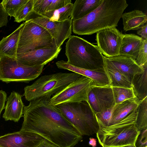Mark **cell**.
<instances>
[{"instance_id": "obj_40", "label": "cell", "mask_w": 147, "mask_h": 147, "mask_svg": "<svg viewBox=\"0 0 147 147\" xmlns=\"http://www.w3.org/2000/svg\"></svg>"}, {"instance_id": "obj_9", "label": "cell", "mask_w": 147, "mask_h": 147, "mask_svg": "<svg viewBox=\"0 0 147 147\" xmlns=\"http://www.w3.org/2000/svg\"><path fill=\"white\" fill-rule=\"evenodd\" d=\"M93 86L90 78L82 76L51 98V103L55 105L65 103L87 102L88 95Z\"/></svg>"}, {"instance_id": "obj_23", "label": "cell", "mask_w": 147, "mask_h": 147, "mask_svg": "<svg viewBox=\"0 0 147 147\" xmlns=\"http://www.w3.org/2000/svg\"><path fill=\"white\" fill-rule=\"evenodd\" d=\"M104 69L111 87H132L131 82L123 74L114 67L104 61Z\"/></svg>"}, {"instance_id": "obj_39", "label": "cell", "mask_w": 147, "mask_h": 147, "mask_svg": "<svg viewBox=\"0 0 147 147\" xmlns=\"http://www.w3.org/2000/svg\"><path fill=\"white\" fill-rule=\"evenodd\" d=\"M123 147H135L132 146H124Z\"/></svg>"}, {"instance_id": "obj_2", "label": "cell", "mask_w": 147, "mask_h": 147, "mask_svg": "<svg viewBox=\"0 0 147 147\" xmlns=\"http://www.w3.org/2000/svg\"><path fill=\"white\" fill-rule=\"evenodd\" d=\"M128 5L126 0H102L91 12L72 20L73 32L79 35H89L106 28L116 27Z\"/></svg>"}, {"instance_id": "obj_12", "label": "cell", "mask_w": 147, "mask_h": 147, "mask_svg": "<svg viewBox=\"0 0 147 147\" xmlns=\"http://www.w3.org/2000/svg\"><path fill=\"white\" fill-rule=\"evenodd\" d=\"M87 102L95 114L114 106L115 103L112 87L92 86Z\"/></svg>"}, {"instance_id": "obj_16", "label": "cell", "mask_w": 147, "mask_h": 147, "mask_svg": "<svg viewBox=\"0 0 147 147\" xmlns=\"http://www.w3.org/2000/svg\"><path fill=\"white\" fill-rule=\"evenodd\" d=\"M55 63L59 69L70 71L90 78L93 81V86L110 85L104 69L94 70L82 69L70 65L63 60L58 61Z\"/></svg>"}, {"instance_id": "obj_15", "label": "cell", "mask_w": 147, "mask_h": 147, "mask_svg": "<svg viewBox=\"0 0 147 147\" xmlns=\"http://www.w3.org/2000/svg\"><path fill=\"white\" fill-rule=\"evenodd\" d=\"M104 61L117 69L125 75L131 82L135 74L144 71V68L138 65L132 58L118 55L108 58L104 56Z\"/></svg>"}, {"instance_id": "obj_29", "label": "cell", "mask_w": 147, "mask_h": 147, "mask_svg": "<svg viewBox=\"0 0 147 147\" xmlns=\"http://www.w3.org/2000/svg\"><path fill=\"white\" fill-rule=\"evenodd\" d=\"M34 0H28L18 10L15 17L14 21L20 23L25 20L29 13L32 10Z\"/></svg>"}, {"instance_id": "obj_33", "label": "cell", "mask_w": 147, "mask_h": 147, "mask_svg": "<svg viewBox=\"0 0 147 147\" xmlns=\"http://www.w3.org/2000/svg\"><path fill=\"white\" fill-rule=\"evenodd\" d=\"M135 145L136 147H147V129L140 131Z\"/></svg>"}, {"instance_id": "obj_28", "label": "cell", "mask_w": 147, "mask_h": 147, "mask_svg": "<svg viewBox=\"0 0 147 147\" xmlns=\"http://www.w3.org/2000/svg\"><path fill=\"white\" fill-rule=\"evenodd\" d=\"M28 0H3L0 3L8 16L15 17L20 8Z\"/></svg>"}, {"instance_id": "obj_24", "label": "cell", "mask_w": 147, "mask_h": 147, "mask_svg": "<svg viewBox=\"0 0 147 147\" xmlns=\"http://www.w3.org/2000/svg\"><path fill=\"white\" fill-rule=\"evenodd\" d=\"M143 67L144 71L134 75L131 81L134 94L140 101L147 97V65Z\"/></svg>"}, {"instance_id": "obj_1", "label": "cell", "mask_w": 147, "mask_h": 147, "mask_svg": "<svg viewBox=\"0 0 147 147\" xmlns=\"http://www.w3.org/2000/svg\"><path fill=\"white\" fill-rule=\"evenodd\" d=\"M51 97L45 96L24 106L20 130L37 134L59 147H74L82 136L63 116Z\"/></svg>"}, {"instance_id": "obj_36", "label": "cell", "mask_w": 147, "mask_h": 147, "mask_svg": "<svg viewBox=\"0 0 147 147\" xmlns=\"http://www.w3.org/2000/svg\"><path fill=\"white\" fill-rule=\"evenodd\" d=\"M137 33L141 36L143 39L147 40V23L137 31Z\"/></svg>"}, {"instance_id": "obj_25", "label": "cell", "mask_w": 147, "mask_h": 147, "mask_svg": "<svg viewBox=\"0 0 147 147\" xmlns=\"http://www.w3.org/2000/svg\"><path fill=\"white\" fill-rule=\"evenodd\" d=\"M73 5L72 3H69L62 7L47 11L40 15L52 22L62 21L68 18L70 16Z\"/></svg>"}, {"instance_id": "obj_38", "label": "cell", "mask_w": 147, "mask_h": 147, "mask_svg": "<svg viewBox=\"0 0 147 147\" xmlns=\"http://www.w3.org/2000/svg\"><path fill=\"white\" fill-rule=\"evenodd\" d=\"M89 144L92 147H95L96 146V139L92 138H90Z\"/></svg>"}, {"instance_id": "obj_19", "label": "cell", "mask_w": 147, "mask_h": 147, "mask_svg": "<svg viewBox=\"0 0 147 147\" xmlns=\"http://www.w3.org/2000/svg\"><path fill=\"white\" fill-rule=\"evenodd\" d=\"M140 101L137 98H135L115 104L109 125L118 123L136 110Z\"/></svg>"}, {"instance_id": "obj_34", "label": "cell", "mask_w": 147, "mask_h": 147, "mask_svg": "<svg viewBox=\"0 0 147 147\" xmlns=\"http://www.w3.org/2000/svg\"><path fill=\"white\" fill-rule=\"evenodd\" d=\"M71 3V0H52L51 2L48 7L46 11L59 9Z\"/></svg>"}, {"instance_id": "obj_14", "label": "cell", "mask_w": 147, "mask_h": 147, "mask_svg": "<svg viewBox=\"0 0 147 147\" xmlns=\"http://www.w3.org/2000/svg\"><path fill=\"white\" fill-rule=\"evenodd\" d=\"M61 47L38 49L17 55L16 59L24 64L30 66L45 65L57 58Z\"/></svg>"}, {"instance_id": "obj_7", "label": "cell", "mask_w": 147, "mask_h": 147, "mask_svg": "<svg viewBox=\"0 0 147 147\" xmlns=\"http://www.w3.org/2000/svg\"><path fill=\"white\" fill-rule=\"evenodd\" d=\"M55 47L50 33L42 27L30 20L24 23L21 30L17 56L29 51Z\"/></svg>"}, {"instance_id": "obj_8", "label": "cell", "mask_w": 147, "mask_h": 147, "mask_svg": "<svg viewBox=\"0 0 147 147\" xmlns=\"http://www.w3.org/2000/svg\"><path fill=\"white\" fill-rule=\"evenodd\" d=\"M44 66H27L16 58L0 54V80L7 83L28 82L40 76Z\"/></svg>"}, {"instance_id": "obj_17", "label": "cell", "mask_w": 147, "mask_h": 147, "mask_svg": "<svg viewBox=\"0 0 147 147\" xmlns=\"http://www.w3.org/2000/svg\"><path fill=\"white\" fill-rule=\"evenodd\" d=\"M24 107L21 95L17 92L13 91L7 98L3 117L5 121L11 120L18 122L23 116Z\"/></svg>"}, {"instance_id": "obj_32", "label": "cell", "mask_w": 147, "mask_h": 147, "mask_svg": "<svg viewBox=\"0 0 147 147\" xmlns=\"http://www.w3.org/2000/svg\"><path fill=\"white\" fill-rule=\"evenodd\" d=\"M52 1L49 0H34L32 10L39 14H43L46 11Z\"/></svg>"}, {"instance_id": "obj_11", "label": "cell", "mask_w": 147, "mask_h": 147, "mask_svg": "<svg viewBox=\"0 0 147 147\" xmlns=\"http://www.w3.org/2000/svg\"><path fill=\"white\" fill-rule=\"evenodd\" d=\"M124 34L115 27L106 28L96 33L97 46L104 56L111 57L119 55Z\"/></svg>"}, {"instance_id": "obj_30", "label": "cell", "mask_w": 147, "mask_h": 147, "mask_svg": "<svg viewBox=\"0 0 147 147\" xmlns=\"http://www.w3.org/2000/svg\"><path fill=\"white\" fill-rule=\"evenodd\" d=\"M113 107L95 114L99 126L107 127L109 125Z\"/></svg>"}, {"instance_id": "obj_27", "label": "cell", "mask_w": 147, "mask_h": 147, "mask_svg": "<svg viewBox=\"0 0 147 147\" xmlns=\"http://www.w3.org/2000/svg\"><path fill=\"white\" fill-rule=\"evenodd\" d=\"M115 104L121 103L127 100L137 98L133 88L112 87Z\"/></svg>"}, {"instance_id": "obj_10", "label": "cell", "mask_w": 147, "mask_h": 147, "mask_svg": "<svg viewBox=\"0 0 147 147\" xmlns=\"http://www.w3.org/2000/svg\"><path fill=\"white\" fill-rule=\"evenodd\" d=\"M30 20L45 29L52 36L57 47H61L71 35L72 20L70 17L62 21L52 22L32 10L24 21Z\"/></svg>"}, {"instance_id": "obj_6", "label": "cell", "mask_w": 147, "mask_h": 147, "mask_svg": "<svg viewBox=\"0 0 147 147\" xmlns=\"http://www.w3.org/2000/svg\"><path fill=\"white\" fill-rule=\"evenodd\" d=\"M82 75L75 72H58L41 76L32 84L24 88L26 100L30 101L51 96L59 92Z\"/></svg>"}, {"instance_id": "obj_35", "label": "cell", "mask_w": 147, "mask_h": 147, "mask_svg": "<svg viewBox=\"0 0 147 147\" xmlns=\"http://www.w3.org/2000/svg\"><path fill=\"white\" fill-rule=\"evenodd\" d=\"M7 94L3 90H0V118L2 110L5 108V103L7 100Z\"/></svg>"}, {"instance_id": "obj_31", "label": "cell", "mask_w": 147, "mask_h": 147, "mask_svg": "<svg viewBox=\"0 0 147 147\" xmlns=\"http://www.w3.org/2000/svg\"><path fill=\"white\" fill-rule=\"evenodd\" d=\"M135 61L141 67L147 65V40L143 39Z\"/></svg>"}, {"instance_id": "obj_37", "label": "cell", "mask_w": 147, "mask_h": 147, "mask_svg": "<svg viewBox=\"0 0 147 147\" xmlns=\"http://www.w3.org/2000/svg\"><path fill=\"white\" fill-rule=\"evenodd\" d=\"M37 147H59L57 146L45 139Z\"/></svg>"}, {"instance_id": "obj_20", "label": "cell", "mask_w": 147, "mask_h": 147, "mask_svg": "<svg viewBox=\"0 0 147 147\" xmlns=\"http://www.w3.org/2000/svg\"><path fill=\"white\" fill-rule=\"evenodd\" d=\"M123 30L125 31L139 30L147 23V16L142 11L135 9L123 13Z\"/></svg>"}, {"instance_id": "obj_21", "label": "cell", "mask_w": 147, "mask_h": 147, "mask_svg": "<svg viewBox=\"0 0 147 147\" xmlns=\"http://www.w3.org/2000/svg\"><path fill=\"white\" fill-rule=\"evenodd\" d=\"M24 25L21 24L8 36L0 41V54L10 57L17 58V50L21 30Z\"/></svg>"}, {"instance_id": "obj_5", "label": "cell", "mask_w": 147, "mask_h": 147, "mask_svg": "<svg viewBox=\"0 0 147 147\" xmlns=\"http://www.w3.org/2000/svg\"><path fill=\"white\" fill-rule=\"evenodd\" d=\"M64 118L82 136L96 134L99 126L87 102H67L56 105Z\"/></svg>"}, {"instance_id": "obj_4", "label": "cell", "mask_w": 147, "mask_h": 147, "mask_svg": "<svg viewBox=\"0 0 147 147\" xmlns=\"http://www.w3.org/2000/svg\"><path fill=\"white\" fill-rule=\"evenodd\" d=\"M137 113L136 109L117 123L107 127L99 126L96 134L100 145L102 147H135L140 132L135 125Z\"/></svg>"}, {"instance_id": "obj_13", "label": "cell", "mask_w": 147, "mask_h": 147, "mask_svg": "<svg viewBox=\"0 0 147 147\" xmlns=\"http://www.w3.org/2000/svg\"><path fill=\"white\" fill-rule=\"evenodd\" d=\"M44 139L35 133L20 130L0 136V147H37Z\"/></svg>"}, {"instance_id": "obj_3", "label": "cell", "mask_w": 147, "mask_h": 147, "mask_svg": "<svg viewBox=\"0 0 147 147\" xmlns=\"http://www.w3.org/2000/svg\"><path fill=\"white\" fill-rule=\"evenodd\" d=\"M65 44L68 64L87 69H104V56L97 46L74 35H71Z\"/></svg>"}, {"instance_id": "obj_18", "label": "cell", "mask_w": 147, "mask_h": 147, "mask_svg": "<svg viewBox=\"0 0 147 147\" xmlns=\"http://www.w3.org/2000/svg\"><path fill=\"white\" fill-rule=\"evenodd\" d=\"M120 49L119 55L136 60L143 39L134 34H125Z\"/></svg>"}, {"instance_id": "obj_26", "label": "cell", "mask_w": 147, "mask_h": 147, "mask_svg": "<svg viewBox=\"0 0 147 147\" xmlns=\"http://www.w3.org/2000/svg\"><path fill=\"white\" fill-rule=\"evenodd\" d=\"M137 111L136 126L139 131L147 129V97L140 101Z\"/></svg>"}, {"instance_id": "obj_22", "label": "cell", "mask_w": 147, "mask_h": 147, "mask_svg": "<svg viewBox=\"0 0 147 147\" xmlns=\"http://www.w3.org/2000/svg\"><path fill=\"white\" fill-rule=\"evenodd\" d=\"M102 0H76L73 4L70 17L72 20L82 18L97 8Z\"/></svg>"}]
</instances>
